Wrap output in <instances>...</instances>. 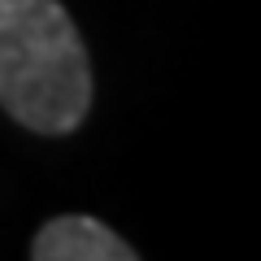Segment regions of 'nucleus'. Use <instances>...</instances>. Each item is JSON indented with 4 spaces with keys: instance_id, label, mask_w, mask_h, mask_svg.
<instances>
[{
    "instance_id": "nucleus-2",
    "label": "nucleus",
    "mask_w": 261,
    "mask_h": 261,
    "mask_svg": "<svg viewBox=\"0 0 261 261\" xmlns=\"http://www.w3.org/2000/svg\"><path fill=\"white\" fill-rule=\"evenodd\" d=\"M135 257L140 252L92 214H57L31 240V261H135Z\"/></svg>"
},
{
    "instance_id": "nucleus-1",
    "label": "nucleus",
    "mask_w": 261,
    "mask_h": 261,
    "mask_svg": "<svg viewBox=\"0 0 261 261\" xmlns=\"http://www.w3.org/2000/svg\"><path fill=\"white\" fill-rule=\"evenodd\" d=\"M92 96L87 44L61 0H0V109L35 135H74Z\"/></svg>"
}]
</instances>
